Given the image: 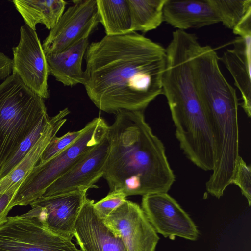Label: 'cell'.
<instances>
[{"mask_svg": "<svg viewBox=\"0 0 251 251\" xmlns=\"http://www.w3.org/2000/svg\"><path fill=\"white\" fill-rule=\"evenodd\" d=\"M83 85L100 110L143 111L162 94L166 49L137 32L89 44Z\"/></svg>", "mask_w": 251, "mask_h": 251, "instance_id": "obj_1", "label": "cell"}, {"mask_svg": "<svg viewBox=\"0 0 251 251\" xmlns=\"http://www.w3.org/2000/svg\"><path fill=\"white\" fill-rule=\"evenodd\" d=\"M107 136L108 155L103 177L110 191L126 197L168 193L175 180L162 141L146 122L143 111H120Z\"/></svg>", "mask_w": 251, "mask_h": 251, "instance_id": "obj_2", "label": "cell"}, {"mask_svg": "<svg viewBox=\"0 0 251 251\" xmlns=\"http://www.w3.org/2000/svg\"><path fill=\"white\" fill-rule=\"evenodd\" d=\"M175 135L186 156L197 167L212 171L215 163L214 139L208 119L195 86L192 71L176 70L162 83Z\"/></svg>", "mask_w": 251, "mask_h": 251, "instance_id": "obj_3", "label": "cell"}, {"mask_svg": "<svg viewBox=\"0 0 251 251\" xmlns=\"http://www.w3.org/2000/svg\"><path fill=\"white\" fill-rule=\"evenodd\" d=\"M47 114L44 99L16 74L0 84V172Z\"/></svg>", "mask_w": 251, "mask_h": 251, "instance_id": "obj_4", "label": "cell"}, {"mask_svg": "<svg viewBox=\"0 0 251 251\" xmlns=\"http://www.w3.org/2000/svg\"><path fill=\"white\" fill-rule=\"evenodd\" d=\"M108 126L102 118H94L86 125L83 133L70 146L46 162L38 163L22 182L11 206L30 205L42 197L50 185L102 141Z\"/></svg>", "mask_w": 251, "mask_h": 251, "instance_id": "obj_5", "label": "cell"}, {"mask_svg": "<svg viewBox=\"0 0 251 251\" xmlns=\"http://www.w3.org/2000/svg\"><path fill=\"white\" fill-rule=\"evenodd\" d=\"M0 251H81L72 240L48 229L25 214L7 217L0 225Z\"/></svg>", "mask_w": 251, "mask_h": 251, "instance_id": "obj_6", "label": "cell"}, {"mask_svg": "<svg viewBox=\"0 0 251 251\" xmlns=\"http://www.w3.org/2000/svg\"><path fill=\"white\" fill-rule=\"evenodd\" d=\"M72 2L43 41L46 54L62 52L88 39L100 23L97 0Z\"/></svg>", "mask_w": 251, "mask_h": 251, "instance_id": "obj_7", "label": "cell"}, {"mask_svg": "<svg viewBox=\"0 0 251 251\" xmlns=\"http://www.w3.org/2000/svg\"><path fill=\"white\" fill-rule=\"evenodd\" d=\"M12 72L34 93L49 97V75L46 54L35 30L26 25L21 26L18 44L12 48Z\"/></svg>", "mask_w": 251, "mask_h": 251, "instance_id": "obj_8", "label": "cell"}, {"mask_svg": "<svg viewBox=\"0 0 251 251\" xmlns=\"http://www.w3.org/2000/svg\"><path fill=\"white\" fill-rule=\"evenodd\" d=\"M141 208L157 233L172 240L176 236L192 241L198 239L199 232L197 226L168 193L143 196Z\"/></svg>", "mask_w": 251, "mask_h": 251, "instance_id": "obj_9", "label": "cell"}, {"mask_svg": "<svg viewBox=\"0 0 251 251\" xmlns=\"http://www.w3.org/2000/svg\"><path fill=\"white\" fill-rule=\"evenodd\" d=\"M87 190L50 197H41L30 204L31 209L25 213L39 219L54 233L72 240L73 227L86 199Z\"/></svg>", "mask_w": 251, "mask_h": 251, "instance_id": "obj_10", "label": "cell"}, {"mask_svg": "<svg viewBox=\"0 0 251 251\" xmlns=\"http://www.w3.org/2000/svg\"><path fill=\"white\" fill-rule=\"evenodd\" d=\"M103 222L122 238L127 251H155L159 237L137 203L126 200Z\"/></svg>", "mask_w": 251, "mask_h": 251, "instance_id": "obj_11", "label": "cell"}, {"mask_svg": "<svg viewBox=\"0 0 251 251\" xmlns=\"http://www.w3.org/2000/svg\"><path fill=\"white\" fill-rule=\"evenodd\" d=\"M109 150V143L106 134L98 145L50 185L42 196H52L79 189L88 190L94 187L104 173Z\"/></svg>", "mask_w": 251, "mask_h": 251, "instance_id": "obj_12", "label": "cell"}, {"mask_svg": "<svg viewBox=\"0 0 251 251\" xmlns=\"http://www.w3.org/2000/svg\"><path fill=\"white\" fill-rule=\"evenodd\" d=\"M93 200L86 198L73 227L81 251H127L122 238L96 212Z\"/></svg>", "mask_w": 251, "mask_h": 251, "instance_id": "obj_13", "label": "cell"}, {"mask_svg": "<svg viewBox=\"0 0 251 251\" xmlns=\"http://www.w3.org/2000/svg\"><path fill=\"white\" fill-rule=\"evenodd\" d=\"M233 47L227 49L219 59L231 75L240 91L241 106L249 118L251 116V35L238 36Z\"/></svg>", "mask_w": 251, "mask_h": 251, "instance_id": "obj_14", "label": "cell"}, {"mask_svg": "<svg viewBox=\"0 0 251 251\" xmlns=\"http://www.w3.org/2000/svg\"><path fill=\"white\" fill-rule=\"evenodd\" d=\"M163 13V21L183 31L220 22L207 0H166Z\"/></svg>", "mask_w": 251, "mask_h": 251, "instance_id": "obj_15", "label": "cell"}, {"mask_svg": "<svg viewBox=\"0 0 251 251\" xmlns=\"http://www.w3.org/2000/svg\"><path fill=\"white\" fill-rule=\"evenodd\" d=\"M70 110L65 108L50 117V123L37 142L25 157L6 176L0 179V194L23 180L38 163L45 149L67 121Z\"/></svg>", "mask_w": 251, "mask_h": 251, "instance_id": "obj_16", "label": "cell"}, {"mask_svg": "<svg viewBox=\"0 0 251 251\" xmlns=\"http://www.w3.org/2000/svg\"><path fill=\"white\" fill-rule=\"evenodd\" d=\"M89 45L88 38L62 52L46 54L49 74L65 86L83 85L85 74L82 63Z\"/></svg>", "mask_w": 251, "mask_h": 251, "instance_id": "obj_17", "label": "cell"}, {"mask_svg": "<svg viewBox=\"0 0 251 251\" xmlns=\"http://www.w3.org/2000/svg\"><path fill=\"white\" fill-rule=\"evenodd\" d=\"M12 2L25 25L35 31L38 24L51 29L64 13L67 4L63 0H13Z\"/></svg>", "mask_w": 251, "mask_h": 251, "instance_id": "obj_18", "label": "cell"}, {"mask_svg": "<svg viewBox=\"0 0 251 251\" xmlns=\"http://www.w3.org/2000/svg\"><path fill=\"white\" fill-rule=\"evenodd\" d=\"M99 22L106 35L126 34L132 30L131 17L127 0H97Z\"/></svg>", "mask_w": 251, "mask_h": 251, "instance_id": "obj_19", "label": "cell"}, {"mask_svg": "<svg viewBox=\"0 0 251 251\" xmlns=\"http://www.w3.org/2000/svg\"><path fill=\"white\" fill-rule=\"evenodd\" d=\"M166 0H127L132 31L146 33L157 28L163 22Z\"/></svg>", "mask_w": 251, "mask_h": 251, "instance_id": "obj_20", "label": "cell"}, {"mask_svg": "<svg viewBox=\"0 0 251 251\" xmlns=\"http://www.w3.org/2000/svg\"><path fill=\"white\" fill-rule=\"evenodd\" d=\"M220 22L234 30L251 17V0H207Z\"/></svg>", "mask_w": 251, "mask_h": 251, "instance_id": "obj_21", "label": "cell"}, {"mask_svg": "<svg viewBox=\"0 0 251 251\" xmlns=\"http://www.w3.org/2000/svg\"><path fill=\"white\" fill-rule=\"evenodd\" d=\"M50 123L48 115L44 116L37 125L21 143L9 161L0 172V179L6 176L25 157L41 136Z\"/></svg>", "mask_w": 251, "mask_h": 251, "instance_id": "obj_22", "label": "cell"}, {"mask_svg": "<svg viewBox=\"0 0 251 251\" xmlns=\"http://www.w3.org/2000/svg\"><path fill=\"white\" fill-rule=\"evenodd\" d=\"M84 128L75 131L68 132L64 135L54 137L43 151L38 163H43L57 155L74 142L83 133Z\"/></svg>", "mask_w": 251, "mask_h": 251, "instance_id": "obj_23", "label": "cell"}, {"mask_svg": "<svg viewBox=\"0 0 251 251\" xmlns=\"http://www.w3.org/2000/svg\"><path fill=\"white\" fill-rule=\"evenodd\" d=\"M231 184L240 189L242 194L246 198L249 206L251 205V169L240 156L235 169Z\"/></svg>", "mask_w": 251, "mask_h": 251, "instance_id": "obj_24", "label": "cell"}, {"mask_svg": "<svg viewBox=\"0 0 251 251\" xmlns=\"http://www.w3.org/2000/svg\"><path fill=\"white\" fill-rule=\"evenodd\" d=\"M125 194L120 190L110 191L108 195L94 203V207L98 216L104 220L112 211L126 200Z\"/></svg>", "mask_w": 251, "mask_h": 251, "instance_id": "obj_25", "label": "cell"}, {"mask_svg": "<svg viewBox=\"0 0 251 251\" xmlns=\"http://www.w3.org/2000/svg\"><path fill=\"white\" fill-rule=\"evenodd\" d=\"M21 183L16 184L7 192L0 194V225L5 221L9 212L12 208V201Z\"/></svg>", "mask_w": 251, "mask_h": 251, "instance_id": "obj_26", "label": "cell"}, {"mask_svg": "<svg viewBox=\"0 0 251 251\" xmlns=\"http://www.w3.org/2000/svg\"><path fill=\"white\" fill-rule=\"evenodd\" d=\"M12 72V59L0 52V81L5 80Z\"/></svg>", "mask_w": 251, "mask_h": 251, "instance_id": "obj_27", "label": "cell"}]
</instances>
